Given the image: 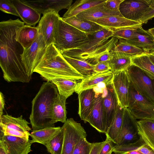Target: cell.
<instances>
[{
    "mask_svg": "<svg viewBox=\"0 0 154 154\" xmlns=\"http://www.w3.org/2000/svg\"><path fill=\"white\" fill-rule=\"evenodd\" d=\"M111 84L119 105L123 108H128L130 83L126 71L113 74Z\"/></svg>",
    "mask_w": 154,
    "mask_h": 154,
    "instance_id": "12",
    "label": "cell"
},
{
    "mask_svg": "<svg viewBox=\"0 0 154 154\" xmlns=\"http://www.w3.org/2000/svg\"><path fill=\"white\" fill-rule=\"evenodd\" d=\"M63 140L64 134L61 128L58 133L45 145L48 152L51 154H61Z\"/></svg>",
    "mask_w": 154,
    "mask_h": 154,
    "instance_id": "36",
    "label": "cell"
},
{
    "mask_svg": "<svg viewBox=\"0 0 154 154\" xmlns=\"http://www.w3.org/2000/svg\"><path fill=\"white\" fill-rule=\"evenodd\" d=\"M93 70L94 73H103L111 71V68L108 62H102L94 65Z\"/></svg>",
    "mask_w": 154,
    "mask_h": 154,
    "instance_id": "45",
    "label": "cell"
},
{
    "mask_svg": "<svg viewBox=\"0 0 154 154\" xmlns=\"http://www.w3.org/2000/svg\"><path fill=\"white\" fill-rule=\"evenodd\" d=\"M147 54H148L150 60L154 64V51L149 52L147 53Z\"/></svg>",
    "mask_w": 154,
    "mask_h": 154,
    "instance_id": "53",
    "label": "cell"
},
{
    "mask_svg": "<svg viewBox=\"0 0 154 154\" xmlns=\"http://www.w3.org/2000/svg\"><path fill=\"white\" fill-rule=\"evenodd\" d=\"M102 95L95 97L93 108L88 116L87 122L99 132L106 134V122L103 104Z\"/></svg>",
    "mask_w": 154,
    "mask_h": 154,
    "instance_id": "16",
    "label": "cell"
},
{
    "mask_svg": "<svg viewBox=\"0 0 154 154\" xmlns=\"http://www.w3.org/2000/svg\"><path fill=\"white\" fill-rule=\"evenodd\" d=\"M58 94L56 86L51 82L43 83L32 102L29 119L33 131L55 127L52 109Z\"/></svg>",
    "mask_w": 154,
    "mask_h": 154,
    "instance_id": "2",
    "label": "cell"
},
{
    "mask_svg": "<svg viewBox=\"0 0 154 154\" xmlns=\"http://www.w3.org/2000/svg\"><path fill=\"white\" fill-rule=\"evenodd\" d=\"M20 17L26 25L35 26L39 21L41 14L21 0H12Z\"/></svg>",
    "mask_w": 154,
    "mask_h": 154,
    "instance_id": "22",
    "label": "cell"
},
{
    "mask_svg": "<svg viewBox=\"0 0 154 154\" xmlns=\"http://www.w3.org/2000/svg\"><path fill=\"white\" fill-rule=\"evenodd\" d=\"M63 55L74 68L82 75L87 76L94 73L93 70L94 65L91 64L86 60Z\"/></svg>",
    "mask_w": 154,
    "mask_h": 154,
    "instance_id": "34",
    "label": "cell"
},
{
    "mask_svg": "<svg viewBox=\"0 0 154 154\" xmlns=\"http://www.w3.org/2000/svg\"><path fill=\"white\" fill-rule=\"evenodd\" d=\"M124 0H106L105 2V7L112 11H119V7Z\"/></svg>",
    "mask_w": 154,
    "mask_h": 154,
    "instance_id": "48",
    "label": "cell"
},
{
    "mask_svg": "<svg viewBox=\"0 0 154 154\" xmlns=\"http://www.w3.org/2000/svg\"><path fill=\"white\" fill-rule=\"evenodd\" d=\"M127 41L147 53L154 51L153 37L142 26L137 28L132 38Z\"/></svg>",
    "mask_w": 154,
    "mask_h": 154,
    "instance_id": "21",
    "label": "cell"
},
{
    "mask_svg": "<svg viewBox=\"0 0 154 154\" xmlns=\"http://www.w3.org/2000/svg\"><path fill=\"white\" fill-rule=\"evenodd\" d=\"M138 27L131 28L116 31L113 32L112 37L118 39H122L127 41L129 40L132 38L136 29Z\"/></svg>",
    "mask_w": 154,
    "mask_h": 154,
    "instance_id": "41",
    "label": "cell"
},
{
    "mask_svg": "<svg viewBox=\"0 0 154 154\" xmlns=\"http://www.w3.org/2000/svg\"><path fill=\"white\" fill-rule=\"evenodd\" d=\"M24 25L18 18L0 23V65L4 79L9 82L28 83L31 79L22 61L24 49L15 39L17 29Z\"/></svg>",
    "mask_w": 154,
    "mask_h": 154,
    "instance_id": "1",
    "label": "cell"
},
{
    "mask_svg": "<svg viewBox=\"0 0 154 154\" xmlns=\"http://www.w3.org/2000/svg\"><path fill=\"white\" fill-rule=\"evenodd\" d=\"M89 41L79 47L63 51V55L82 60H86L106 51H110L119 39L112 37L113 32L105 28L87 33Z\"/></svg>",
    "mask_w": 154,
    "mask_h": 154,
    "instance_id": "4",
    "label": "cell"
},
{
    "mask_svg": "<svg viewBox=\"0 0 154 154\" xmlns=\"http://www.w3.org/2000/svg\"><path fill=\"white\" fill-rule=\"evenodd\" d=\"M138 134L144 141L151 148L154 149V137L142 132L138 128Z\"/></svg>",
    "mask_w": 154,
    "mask_h": 154,
    "instance_id": "49",
    "label": "cell"
},
{
    "mask_svg": "<svg viewBox=\"0 0 154 154\" xmlns=\"http://www.w3.org/2000/svg\"><path fill=\"white\" fill-rule=\"evenodd\" d=\"M124 109L125 108L118 106L112 122L105 134L116 145L119 141Z\"/></svg>",
    "mask_w": 154,
    "mask_h": 154,
    "instance_id": "25",
    "label": "cell"
},
{
    "mask_svg": "<svg viewBox=\"0 0 154 154\" xmlns=\"http://www.w3.org/2000/svg\"><path fill=\"white\" fill-rule=\"evenodd\" d=\"M128 154L127 153L125 152V153H118V154Z\"/></svg>",
    "mask_w": 154,
    "mask_h": 154,
    "instance_id": "55",
    "label": "cell"
},
{
    "mask_svg": "<svg viewBox=\"0 0 154 154\" xmlns=\"http://www.w3.org/2000/svg\"><path fill=\"white\" fill-rule=\"evenodd\" d=\"M79 101L78 114L86 123L88 116L94 105L96 93L93 89L85 90L78 94Z\"/></svg>",
    "mask_w": 154,
    "mask_h": 154,
    "instance_id": "20",
    "label": "cell"
},
{
    "mask_svg": "<svg viewBox=\"0 0 154 154\" xmlns=\"http://www.w3.org/2000/svg\"><path fill=\"white\" fill-rule=\"evenodd\" d=\"M29 124L22 115L16 118L7 114L3 115L0 117V125L23 132L27 133L31 130Z\"/></svg>",
    "mask_w": 154,
    "mask_h": 154,
    "instance_id": "27",
    "label": "cell"
},
{
    "mask_svg": "<svg viewBox=\"0 0 154 154\" xmlns=\"http://www.w3.org/2000/svg\"><path fill=\"white\" fill-rule=\"evenodd\" d=\"M130 83L127 108L131 113L136 119H154V103L140 94Z\"/></svg>",
    "mask_w": 154,
    "mask_h": 154,
    "instance_id": "6",
    "label": "cell"
},
{
    "mask_svg": "<svg viewBox=\"0 0 154 154\" xmlns=\"http://www.w3.org/2000/svg\"><path fill=\"white\" fill-rule=\"evenodd\" d=\"M113 73L111 71L103 73H94L85 77L78 82L75 91L79 94L83 91L93 89L100 83H105L106 85L111 84Z\"/></svg>",
    "mask_w": 154,
    "mask_h": 154,
    "instance_id": "18",
    "label": "cell"
},
{
    "mask_svg": "<svg viewBox=\"0 0 154 154\" xmlns=\"http://www.w3.org/2000/svg\"><path fill=\"white\" fill-rule=\"evenodd\" d=\"M154 17V0H152L151 4L148 11L143 15L140 20L142 23H146L148 21Z\"/></svg>",
    "mask_w": 154,
    "mask_h": 154,
    "instance_id": "47",
    "label": "cell"
},
{
    "mask_svg": "<svg viewBox=\"0 0 154 154\" xmlns=\"http://www.w3.org/2000/svg\"><path fill=\"white\" fill-rule=\"evenodd\" d=\"M152 1V0H124L120 5L119 11L125 18L140 22L141 17L149 8Z\"/></svg>",
    "mask_w": 154,
    "mask_h": 154,
    "instance_id": "10",
    "label": "cell"
},
{
    "mask_svg": "<svg viewBox=\"0 0 154 154\" xmlns=\"http://www.w3.org/2000/svg\"><path fill=\"white\" fill-rule=\"evenodd\" d=\"M0 134L5 136H10L20 137L26 140L29 139L30 133L29 132L24 133L18 131L10 129L0 125Z\"/></svg>",
    "mask_w": 154,
    "mask_h": 154,
    "instance_id": "40",
    "label": "cell"
},
{
    "mask_svg": "<svg viewBox=\"0 0 154 154\" xmlns=\"http://www.w3.org/2000/svg\"><path fill=\"white\" fill-rule=\"evenodd\" d=\"M38 34L37 26L24 25L17 29L15 39L25 49L33 43L37 38Z\"/></svg>",
    "mask_w": 154,
    "mask_h": 154,
    "instance_id": "24",
    "label": "cell"
},
{
    "mask_svg": "<svg viewBox=\"0 0 154 154\" xmlns=\"http://www.w3.org/2000/svg\"><path fill=\"white\" fill-rule=\"evenodd\" d=\"M112 57L109 61L111 71L113 73L127 70L131 65V56L110 51Z\"/></svg>",
    "mask_w": 154,
    "mask_h": 154,
    "instance_id": "26",
    "label": "cell"
},
{
    "mask_svg": "<svg viewBox=\"0 0 154 154\" xmlns=\"http://www.w3.org/2000/svg\"><path fill=\"white\" fill-rule=\"evenodd\" d=\"M62 20L79 30L86 33L96 32L104 28L96 23L86 19L78 18L74 16Z\"/></svg>",
    "mask_w": 154,
    "mask_h": 154,
    "instance_id": "28",
    "label": "cell"
},
{
    "mask_svg": "<svg viewBox=\"0 0 154 154\" xmlns=\"http://www.w3.org/2000/svg\"><path fill=\"white\" fill-rule=\"evenodd\" d=\"M105 92V96L102 95L103 104L107 132L112 122L119 105L111 84L106 85Z\"/></svg>",
    "mask_w": 154,
    "mask_h": 154,
    "instance_id": "19",
    "label": "cell"
},
{
    "mask_svg": "<svg viewBox=\"0 0 154 154\" xmlns=\"http://www.w3.org/2000/svg\"><path fill=\"white\" fill-rule=\"evenodd\" d=\"M136 119L127 108H125L119 141L117 145L132 143L140 137Z\"/></svg>",
    "mask_w": 154,
    "mask_h": 154,
    "instance_id": "13",
    "label": "cell"
},
{
    "mask_svg": "<svg viewBox=\"0 0 154 154\" xmlns=\"http://www.w3.org/2000/svg\"><path fill=\"white\" fill-rule=\"evenodd\" d=\"M60 127H51L33 131L30 136L34 143L44 145L47 144L61 130Z\"/></svg>",
    "mask_w": 154,
    "mask_h": 154,
    "instance_id": "31",
    "label": "cell"
},
{
    "mask_svg": "<svg viewBox=\"0 0 154 154\" xmlns=\"http://www.w3.org/2000/svg\"><path fill=\"white\" fill-rule=\"evenodd\" d=\"M119 40L117 43L111 51L114 52L123 53L131 56L137 54L146 53L142 49L129 42L125 39H120Z\"/></svg>",
    "mask_w": 154,
    "mask_h": 154,
    "instance_id": "35",
    "label": "cell"
},
{
    "mask_svg": "<svg viewBox=\"0 0 154 154\" xmlns=\"http://www.w3.org/2000/svg\"><path fill=\"white\" fill-rule=\"evenodd\" d=\"M104 141V144L100 154H112L114 146L113 144V143L107 136H106V139Z\"/></svg>",
    "mask_w": 154,
    "mask_h": 154,
    "instance_id": "46",
    "label": "cell"
},
{
    "mask_svg": "<svg viewBox=\"0 0 154 154\" xmlns=\"http://www.w3.org/2000/svg\"><path fill=\"white\" fill-rule=\"evenodd\" d=\"M131 60L132 65L139 67L154 79V64L150 60L147 53L132 55Z\"/></svg>",
    "mask_w": 154,
    "mask_h": 154,
    "instance_id": "32",
    "label": "cell"
},
{
    "mask_svg": "<svg viewBox=\"0 0 154 154\" xmlns=\"http://www.w3.org/2000/svg\"><path fill=\"white\" fill-rule=\"evenodd\" d=\"M137 123L139 129L145 133L154 137V119H140Z\"/></svg>",
    "mask_w": 154,
    "mask_h": 154,
    "instance_id": "38",
    "label": "cell"
},
{
    "mask_svg": "<svg viewBox=\"0 0 154 154\" xmlns=\"http://www.w3.org/2000/svg\"><path fill=\"white\" fill-rule=\"evenodd\" d=\"M0 154H8L5 145L0 140Z\"/></svg>",
    "mask_w": 154,
    "mask_h": 154,
    "instance_id": "52",
    "label": "cell"
},
{
    "mask_svg": "<svg viewBox=\"0 0 154 154\" xmlns=\"http://www.w3.org/2000/svg\"><path fill=\"white\" fill-rule=\"evenodd\" d=\"M0 140L3 142L8 154H28L32 151V140L5 136L0 134Z\"/></svg>",
    "mask_w": 154,
    "mask_h": 154,
    "instance_id": "17",
    "label": "cell"
},
{
    "mask_svg": "<svg viewBox=\"0 0 154 154\" xmlns=\"http://www.w3.org/2000/svg\"><path fill=\"white\" fill-rule=\"evenodd\" d=\"M0 10L5 13L20 17L12 0H0Z\"/></svg>",
    "mask_w": 154,
    "mask_h": 154,
    "instance_id": "42",
    "label": "cell"
},
{
    "mask_svg": "<svg viewBox=\"0 0 154 154\" xmlns=\"http://www.w3.org/2000/svg\"><path fill=\"white\" fill-rule=\"evenodd\" d=\"M47 47L42 35L39 32L37 38L33 43L24 49L21 55L22 61L27 75L30 78Z\"/></svg>",
    "mask_w": 154,
    "mask_h": 154,
    "instance_id": "9",
    "label": "cell"
},
{
    "mask_svg": "<svg viewBox=\"0 0 154 154\" xmlns=\"http://www.w3.org/2000/svg\"><path fill=\"white\" fill-rule=\"evenodd\" d=\"M113 152L115 154L125 152L128 154H143L133 148L130 143L122 145H116L114 146Z\"/></svg>",
    "mask_w": 154,
    "mask_h": 154,
    "instance_id": "43",
    "label": "cell"
},
{
    "mask_svg": "<svg viewBox=\"0 0 154 154\" xmlns=\"http://www.w3.org/2000/svg\"><path fill=\"white\" fill-rule=\"evenodd\" d=\"M148 31L152 35H154V27L149 29Z\"/></svg>",
    "mask_w": 154,
    "mask_h": 154,
    "instance_id": "54",
    "label": "cell"
},
{
    "mask_svg": "<svg viewBox=\"0 0 154 154\" xmlns=\"http://www.w3.org/2000/svg\"><path fill=\"white\" fill-rule=\"evenodd\" d=\"M130 82L140 94L154 103V79L132 65L127 70Z\"/></svg>",
    "mask_w": 154,
    "mask_h": 154,
    "instance_id": "7",
    "label": "cell"
},
{
    "mask_svg": "<svg viewBox=\"0 0 154 154\" xmlns=\"http://www.w3.org/2000/svg\"><path fill=\"white\" fill-rule=\"evenodd\" d=\"M153 38H154V35L153 36Z\"/></svg>",
    "mask_w": 154,
    "mask_h": 154,
    "instance_id": "56",
    "label": "cell"
},
{
    "mask_svg": "<svg viewBox=\"0 0 154 154\" xmlns=\"http://www.w3.org/2000/svg\"><path fill=\"white\" fill-rule=\"evenodd\" d=\"M21 1L34 9L40 14L51 11L58 13L60 11L63 9H68L73 2L72 0Z\"/></svg>",
    "mask_w": 154,
    "mask_h": 154,
    "instance_id": "15",
    "label": "cell"
},
{
    "mask_svg": "<svg viewBox=\"0 0 154 154\" xmlns=\"http://www.w3.org/2000/svg\"><path fill=\"white\" fill-rule=\"evenodd\" d=\"M91 21L113 32L127 28L141 27L143 24L139 22L128 20L123 16H116L103 17Z\"/></svg>",
    "mask_w": 154,
    "mask_h": 154,
    "instance_id": "14",
    "label": "cell"
},
{
    "mask_svg": "<svg viewBox=\"0 0 154 154\" xmlns=\"http://www.w3.org/2000/svg\"><path fill=\"white\" fill-rule=\"evenodd\" d=\"M61 128L64 140L61 154H73L77 143L82 138L86 137V131L80 123L72 118L67 119Z\"/></svg>",
    "mask_w": 154,
    "mask_h": 154,
    "instance_id": "8",
    "label": "cell"
},
{
    "mask_svg": "<svg viewBox=\"0 0 154 154\" xmlns=\"http://www.w3.org/2000/svg\"><path fill=\"white\" fill-rule=\"evenodd\" d=\"M105 2L79 14L76 17L92 21L110 16H122L119 11H112L107 9L105 6Z\"/></svg>",
    "mask_w": 154,
    "mask_h": 154,
    "instance_id": "23",
    "label": "cell"
},
{
    "mask_svg": "<svg viewBox=\"0 0 154 154\" xmlns=\"http://www.w3.org/2000/svg\"><path fill=\"white\" fill-rule=\"evenodd\" d=\"M130 144L133 148L143 154H154V149L148 145L140 137L137 141Z\"/></svg>",
    "mask_w": 154,
    "mask_h": 154,
    "instance_id": "39",
    "label": "cell"
},
{
    "mask_svg": "<svg viewBox=\"0 0 154 154\" xmlns=\"http://www.w3.org/2000/svg\"><path fill=\"white\" fill-rule=\"evenodd\" d=\"M43 14L37 26L48 47L54 43L55 34L61 17L58 13L54 11Z\"/></svg>",
    "mask_w": 154,
    "mask_h": 154,
    "instance_id": "11",
    "label": "cell"
},
{
    "mask_svg": "<svg viewBox=\"0 0 154 154\" xmlns=\"http://www.w3.org/2000/svg\"><path fill=\"white\" fill-rule=\"evenodd\" d=\"M0 117L3 115V111L4 109L5 105V100L4 97L3 93L0 92Z\"/></svg>",
    "mask_w": 154,
    "mask_h": 154,
    "instance_id": "51",
    "label": "cell"
},
{
    "mask_svg": "<svg viewBox=\"0 0 154 154\" xmlns=\"http://www.w3.org/2000/svg\"><path fill=\"white\" fill-rule=\"evenodd\" d=\"M106 0H79L76 1L68 9L63 16L67 18L76 16L92 7L101 4Z\"/></svg>",
    "mask_w": 154,
    "mask_h": 154,
    "instance_id": "29",
    "label": "cell"
},
{
    "mask_svg": "<svg viewBox=\"0 0 154 154\" xmlns=\"http://www.w3.org/2000/svg\"><path fill=\"white\" fill-rule=\"evenodd\" d=\"M66 99L58 94L55 100L52 109L53 118L55 123L58 122L64 123L67 120Z\"/></svg>",
    "mask_w": 154,
    "mask_h": 154,
    "instance_id": "33",
    "label": "cell"
},
{
    "mask_svg": "<svg viewBox=\"0 0 154 154\" xmlns=\"http://www.w3.org/2000/svg\"><path fill=\"white\" fill-rule=\"evenodd\" d=\"M56 86L59 95L66 99L75 92L77 81L63 78H56L51 81Z\"/></svg>",
    "mask_w": 154,
    "mask_h": 154,
    "instance_id": "30",
    "label": "cell"
},
{
    "mask_svg": "<svg viewBox=\"0 0 154 154\" xmlns=\"http://www.w3.org/2000/svg\"><path fill=\"white\" fill-rule=\"evenodd\" d=\"M88 41L86 33L65 22L60 17L55 34L53 44L61 53L79 47Z\"/></svg>",
    "mask_w": 154,
    "mask_h": 154,
    "instance_id": "5",
    "label": "cell"
},
{
    "mask_svg": "<svg viewBox=\"0 0 154 154\" xmlns=\"http://www.w3.org/2000/svg\"><path fill=\"white\" fill-rule=\"evenodd\" d=\"M111 57L110 51H106L85 60L91 64L95 65L100 62H108L110 60Z\"/></svg>",
    "mask_w": 154,
    "mask_h": 154,
    "instance_id": "44",
    "label": "cell"
},
{
    "mask_svg": "<svg viewBox=\"0 0 154 154\" xmlns=\"http://www.w3.org/2000/svg\"><path fill=\"white\" fill-rule=\"evenodd\" d=\"M104 141L92 143V146L90 154H100Z\"/></svg>",
    "mask_w": 154,
    "mask_h": 154,
    "instance_id": "50",
    "label": "cell"
},
{
    "mask_svg": "<svg viewBox=\"0 0 154 154\" xmlns=\"http://www.w3.org/2000/svg\"><path fill=\"white\" fill-rule=\"evenodd\" d=\"M92 143L89 142L86 137H83L76 145L73 154H90Z\"/></svg>",
    "mask_w": 154,
    "mask_h": 154,
    "instance_id": "37",
    "label": "cell"
},
{
    "mask_svg": "<svg viewBox=\"0 0 154 154\" xmlns=\"http://www.w3.org/2000/svg\"><path fill=\"white\" fill-rule=\"evenodd\" d=\"M34 72L51 82L56 78H63L75 81L81 80L84 75L74 68L64 58L53 43L48 46Z\"/></svg>",
    "mask_w": 154,
    "mask_h": 154,
    "instance_id": "3",
    "label": "cell"
}]
</instances>
